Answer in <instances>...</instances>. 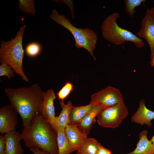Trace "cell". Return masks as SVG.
<instances>
[{"label":"cell","mask_w":154,"mask_h":154,"mask_svg":"<svg viewBox=\"0 0 154 154\" xmlns=\"http://www.w3.org/2000/svg\"><path fill=\"white\" fill-rule=\"evenodd\" d=\"M21 135L28 148H36L50 154H58L56 131L40 112L35 114L29 125L23 128Z\"/></svg>","instance_id":"6da1fadb"},{"label":"cell","mask_w":154,"mask_h":154,"mask_svg":"<svg viewBox=\"0 0 154 154\" xmlns=\"http://www.w3.org/2000/svg\"><path fill=\"white\" fill-rule=\"evenodd\" d=\"M5 91L10 105L21 117L23 128L29 125L35 114L40 112L43 101L40 87L35 83L29 87L7 88Z\"/></svg>","instance_id":"7a4b0ae2"},{"label":"cell","mask_w":154,"mask_h":154,"mask_svg":"<svg viewBox=\"0 0 154 154\" xmlns=\"http://www.w3.org/2000/svg\"><path fill=\"white\" fill-rule=\"evenodd\" d=\"M26 26L21 27L15 37L10 40H1L0 48V62L7 64L13 70L27 82L29 79L23 69L24 50L23 37Z\"/></svg>","instance_id":"3957f363"},{"label":"cell","mask_w":154,"mask_h":154,"mask_svg":"<svg viewBox=\"0 0 154 154\" xmlns=\"http://www.w3.org/2000/svg\"><path fill=\"white\" fill-rule=\"evenodd\" d=\"M50 17L72 33L75 40V46L76 47L84 48L92 55L94 60H96L93 52L97 42L98 37L93 30L88 28L83 29L76 27L64 15L59 14L54 9L52 10Z\"/></svg>","instance_id":"277c9868"},{"label":"cell","mask_w":154,"mask_h":154,"mask_svg":"<svg viewBox=\"0 0 154 154\" xmlns=\"http://www.w3.org/2000/svg\"><path fill=\"white\" fill-rule=\"evenodd\" d=\"M119 17V14L115 12L104 19L101 27L104 38L116 45H121L125 42L131 41L137 48L143 47L145 43L142 39L131 32L118 25L117 21Z\"/></svg>","instance_id":"5b68a950"},{"label":"cell","mask_w":154,"mask_h":154,"mask_svg":"<svg viewBox=\"0 0 154 154\" xmlns=\"http://www.w3.org/2000/svg\"><path fill=\"white\" fill-rule=\"evenodd\" d=\"M128 114L127 108L122 98L117 104L101 111L97 116V121L103 127L116 128Z\"/></svg>","instance_id":"8992f818"},{"label":"cell","mask_w":154,"mask_h":154,"mask_svg":"<svg viewBox=\"0 0 154 154\" xmlns=\"http://www.w3.org/2000/svg\"><path fill=\"white\" fill-rule=\"evenodd\" d=\"M122 98V94L119 89L108 86L92 94L90 103L101 106L104 109L117 104Z\"/></svg>","instance_id":"52a82bcc"},{"label":"cell","mask_w":154,"mask_h":154,"mask_svg":"<svg viewBox=\"0 0 154 154\" xmlns=\"http://www.w3.org/2000/svg\"><path fill=\"white\" fill-rule=\"evenodd\" d=\"M140 38H144L149 46L150 60L154 58V16L150 9H147L141 21V26L137 35Z\"/></svg>","instance_id":"ba28073f"},{"label":"cell","mask_w":154,"mask_h":154,"mask_svg":"<svg viewBox=\"0 0 154 154\" xmlns=\"http://www.w3.org/2000/svg\"><path fill=\"white\" fill-rule=\"evenodd\" d=\"M43 101L40 110V113L46 121L49 123L56 131L55 108L54 102L56 98L53 90L50 89L46 92H42Z\"/></svg>","instance_id":"9c48e42d"},{"label":"cell","mask_w":154,"mask_h":154,"mask_svg":"<svg viewBox=\"0 0 154 154\" xmlns=\"http://www.w3.org/2000/svg\"><path fill=\"white\" fill-rule=\"evenodd\" d=\"M17 113L10 104L0 109V133L1 134L16 130L18 123Z\"/></svg>","instance_id":"30bf717a"},{"label":"cell","mask_w":154,"mask_h":154,"mask_svg":"<svg viewBox=\"0 0 154 154\" xmlns=\"http://www.w3.org/2000/svg\"><path fill=\"white\" fill-rule=\"evenodd\" d=\"M139 104L137 110L131 118V121L141 125L146 124L149 127H151V121L154 119V112L147 108L143 99L141 100Z\"/></svg>","instance_id":"8fae6325"},{"label":"cell","mask_w":154,"mask_h":154,"mask_svg":"<svg viewBox=\"0 0 154 154\" xmlns=\"http://www.w3.org/2000/svg\"><path fill=\"white\" fill-rule=\"evenodd\" d=\"M6 145V154H23L24 149L21 145V133L16 130L4 135Z\"/></svg>","instance_id":"7c38bea8"},{"label":"cell","mask_w":154,"mask_h":154,"mask_svg":"<svg viewBox=\"0 0 154 154\" xmlns=\"http://www.w3.org/2000/svg\"><path fill=\"white\" fill-rule=\"evenodd\" d=\"M64 131L73 151L78 150L87 136L83 134L78 126L68 124Z\"/></svg>","instance_id":"4fadbf2b"},{"label":"cell","mask_w":154,"mask_h":154,"mask_svg":"<svg viewBox=\"0 0 154 154\" xmlns=\"http://www.w3.org/2000/svg\"><path fill=\"white\" fill-rule=\"evenodd\" d=\"M104 109L100 106H95L88 112L78 126L81 132L87 136L90 133L92 125L96 121V118Z\"/></svg>","instance_id":"5bb4252c"},{"label":"cell","mask_w":154,"mask_h":154,"mask_svg":"<svg viewBox=\"0 0 154 154\" xmlns=\"http://www.w3.org/2000/svg\"><path fill=\"white\" fill-rule=\"evenodd\" d=\"M148 131L144 130L139 135V140L135 149L125 154H154V145L148 139Z\"/></svg>","instance_id":"9a60e30c"},{"label":"cell","mask_w":154,"mask_h":154,"mask_svg":"<svg viewBox=\"0 0 154 154\" xmlns=\"http://www.w3.org/2000/svg\"><path fill=\"white\" fill-rule=\"evenodd\" d=\"M95 106L94 104L90 103L84 106H73L70 114L68 124L78 126L83 118Z\"/></svg>","instance_id":"2e32d148"},{"label":"cell","mask_w":154,"mask_h":154,"mask_svg":"<svg viewBox=\"0 0 154 154\" xmlns=\"http://www.w3.org/2000/svg\"><path fill=\"white\" fill-rule=\"evenodd\" d=\"M60 104L62 109L59 115L56 117V123L57 128L59 127L64 131L66 126L69 124L70 114L73 106L70 101L65 104L64 100H61Z\"/></svg>","instance_id":"e0dca14e"},{"label":"cell","mask_w":154,"mask_h":154,"mask_svg":"<svg viewBox=\"0 0 154 154\" xmlns=\"http://www.w3.org/2000/svg\"><path fill=\"white\" fill-rule=\"evenodd\" d=\"M101 143L94 138H86L78 149L79 154H96Z\"/></svg>","instance_id":"ac0fdd59"},{"label":"cell","mask_w":154,"mask_h":154,"mask_svg":"<svg viewBox=\"0 0 154 154\" xmlns=\"http://www.w3.org/2000/svg\"><path fill=\"white\" fill-rule=\"evenodd\" d=\"M56 131L58 154H70L73 152L64 131L57 127Z\"/></svg>","instance_id":"d6986e66"},{"label":"cell","mask_w":154,"mask_h":154,"mask_svg":"<svg viewBox=\"0 0 154 154\" xmlns=\"http://www.w3.org/2000/svg\"><path fill=\"white\" fill-rule=\"evenodd\" d=\"M42 48L41 44L37 42H32L28 44L25 48L26 55L30 58L38 56L40 53Z\"/></svg>","instance_id":"ffe728a7"},{"label":"cell","mask_w":154,"mask_h":154,"mask_svg":"<svg viewBox=\"0 0 154 154\" xmlns=\"http://www.w3.org/2000/svg\"><path fill=\"white\" fill-rule=\"evenodd\" d=\"M19 8L22 12L34 15L36 11L34 0H19Z\"/></svg>","instance_id":"44dd1931"},{"label":"cell","mask_w":154,"mask_h":154,"mask_svg":"<svg viewBox=\"0 0 154 154\" xmlns=\"http://www.w3.org/2000/svg\"><path fill=\"white\" fill-rule=\"evenodd\" d=\"M145 1V0H125V11L131 17H132L136 11L135 9L139 6L142 3Z\"/></svg>","instance_id":"7402d4cb"},{"label":"cell","mask_w":154,"mask_h":154,"mask_svg":"<svg viewBox=\"0 0 154 154\" xmlns=\"http://www.w3.org/2000/svg\"><path fill=\"white\" fill-rule=\"evenodd\" d=\"M73 89V84L70 82H67L57 94L58 99L60 101L64 100L69 95L72 91Z\"/></svg>","instance_id":"603a6c76"},{"label":"cell","mask_w":154,"mask_h":154,"mask_svg":"<svg viewBox=\"0 0 154 154\" xmlns=\"http://www.w3.org/2000/svg\"><path fill=\"white\" fill-rule=\"evenodd\" d=\"M0 66V76H6L9 79L14 77V71L11 66L7 64L1 63Z\"/></svg>","instance_id":"cb8c5ba5"},{"label":"cell","mask_w":154,"mask_h":154,"mask_svg":"<svg viewBox=\"0 0 154 154\" xmlns=\"http://www.w3.org/2000/svg\"><path fill=\"white\" fill-rule=\"evenodd\" d=\"M56 3H63L66 4L70 9L73 19L74 20V6L73 5V0H53Z\"/></svg>","instance_id":"d4e9b609"},{"label":"cell","mask_w":154,"mask_h":154,"mask_svg":"<svg viewBox=\"0 0 154 154\" xmlns=\"http://www.w3.org/2000/svg\"><path fill=\"white\" fill-rule=\"evenodd\" d=\"M0 154H6V145L4 136H0Z\"/></svg>","instance_id":"484cf974"},{"label":"cell","mask_w":154,"mask_h":154,"mask_svg":"<svg viewBox=\"0 0 154 154\" xmlns=\"http://www.w3.org/2000/svg\"><path fill=\"white\" fill-rule=\"evenodd\" d=\"M96 154H112L111 151L101 145L99 148Z\"/></svg>","instance_id":"4316f807"},{"label":"cell","mask_w":154,"mask_h":154,"mask_svg":"<svg viewBox=\"0 0 154 154\" xmlns=\"http://www.w3.org/2000/svg\"><path fill=\"white\" fill-rule=\"evenodd\" d=\"M30 149V150L33 154H50L48 153L42 151L36 148L33 147Z\"/></svg>","instance_id":"83f0119b"},{"label":"cell","mask_w":154,"mask_h":154,"mask_svg":"<svg viewBox=\"0 0 154 154\" xmlns=\"http://www.w3.org/2000/svg\"><path fill=\"white\" fill-rule=\"evenodd\" d=\"M150 63L151 66L154 67V58L150 60Z\"/></svg>","instance_id":"f1b7e54d"},{"label":"cell","mask_w":154,"mask_h":154,"mask_svg":"<svg viewBox=\"0 0 154 154\" xmlns=\"http://www.w3.org/2000/svg\"><path fill=\"white\" fill-rule=\"evenodd\" d=\"M154 6L150 10L152 13V14L154 16V1H153Z\"/></svg>","instance_id":"f546056e"},{"label":"cell","mask_w":154,"mask_h":154,"mask_svg":"<svg viewBox=\"0 0 154 154\" xmlns=\"http://www.w3.org/2000/svg\"><path fill=\"white\" fill-rule=\"evenodd\" d=\"M150 140L154 145V135Z\"/></svg>","instance_id":"4dcf8cb0"},{"label":"cell","mask_w":154,"mask_h":154,"mask_svg":"<svg viewBox=\"0 0 154 154\" xmlns=\"http://www.w3.org/2000/svg\"><path fill=\"white\" fill-rule=\"evenodd\" d=\"M76 154H79L77 152V153Z\"/></svg>","instance_id":"1f68e13d"}]
</instances>
